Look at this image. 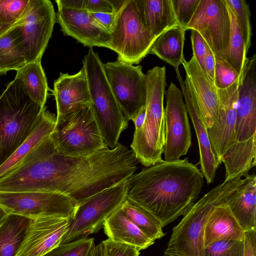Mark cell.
<instances>
[{"label": "cell", "instance_id": "cell-1", "mask_svg": "<svg viewBox=\"0 0 256 256\" xmlns=\"http://www.w3.org/2000/svg\"><path fill=\"white\" fill-rule=\"evenodd\" d=\"M138 163L132 151L120 143L86 156H66L56 150L50 134L38 157L0 180V191L59 193L78 206L94 194L130 180Z\"/></svg>", "mask_w": 256, "mask_h": 256}, {"label": "cell", "instance_id": "cell-2", "mask_svg": "<svg viewBox=\"0 0 256 256\" xmlns=\"http://www.w3.org/2000/svg\"><path fill=\"white\" fill-rule=\"evenodd\" d=\"M204 183L200 170L188 158L162 160L132 176L127 198L152 214L164 228L188 212Z\"/></svg>", "mask_w": 256, "mask_h": 256}, {"label": "cell", "instance_id": "cell-3", "mask_svg": "<svg viewBox=\"0 0 256 256\" xmlns=\"http://www.w3.org/2000/svg\"><path fill=\"white\" fill-rule=\"evenodd\" d=\"M244 175L224 180L192 205L174 226L164 256H204V234L208 218L216 207L228 204L244 182Z\"/></svg>", "mask_w": 256, "mask_h": 256}, {"label": "cell", "instance_id": "cell-4", "mask_svg": "<svg viewBox=\"0 0 256 256\" xmlns=\"http://www.w3.org/2000/svg\"><path fill=\"white\" fill-rule=\"evenodd\" d=\"M166 67L156 66L146 74V116L142 127L134 130L131 150L138 162L149 167L162 161L166 142L164 99Z\"/></svg>", "mask_w": 256, "mask_h": 256}, {"label": "cell", "instance_id": "cell-5", "mask_svg": "<svg viewBox=\"0 0 256 256\" xmlns=\"http://www.w3.org/2000/svg\"><path fill=\"white\" fill-rule=\"evenodd\" d=\"M44 106L34 101L16 78L0 96V166L27 139Z\"/></svg>", "mask_w": 256, "mask_h": 256}, {"label": "cell", "instance_id": "cell-6", "mask_svg": "<svg viewBox=\"0 0 256 256\" xmlns=\"http://www.w3.org/2000/svg\"><path fill=\"white\" fill-rule=\"evenodd\" d=\"M88 82L91 106L104 142L110 148L118 143L128 126L106 77L98 55L90 48L82 60Z\"/></svg>", "mask_w": 256, "mask_h": 256}, {"label": "cell", "instance_id": "cell-7", "mask_svg": "<svg viewBox=\"0 0 256 256\" xmlns=\"http://www.w3.org/2000/svg\"><path fill=\"white\" fill-rule=\"evenodd\" d=\"M50 136L56 150L68 156H88L106 146L91 104L56 116Z\"/></svg>", "mask_w": 256, "mask_h": 256}, {"label": "cell", "instance_id": "cell-8", "mask_svg": "<svg viewBox=\"0 0 256 256\" xmlns=\"http://www.w3.org/2000/svg\"><path fill=\"white\" fill-rule=\"evenodd\" d=\"M110 34L109 49L118 54V60L132 65L139 64L149 54L155 40L144 22L136 0H126L116 14Z\"/></svg>", "mask_w": 256, "mask_h": 256}, {"label": "cell", "instance_id": "cell-9", "mask_svg": "<svg viewBox=\"0 0 256 256\" xmlns=\"http://www.w3.org/2000/svg\"><path fill=\"white\" fill-rule=\"evenodd\" d=\"M130 180L106 188L79 204L60 244L87 238L103 228L106 220L127 198Z\"/></svg>", "mask_w": 256, "mask_h": 256}, {"label": "cell", "instance_id": "cell-10", "mask_svg": "<svg viewBox=\"0 0 256 256\" xmlns=\"http://www.w3.org/2000/svg\"><path fill=\"white\" fill-rule=\"evenodd\" d=\"M56 22L49 0H29L18 20L13 25L18 32L26 64L41 60Z\"/></svg>", "mask_w": 256, "mask_h": 256}, {"label": "cell", "instance_id": "cell-11", "mask_svg": "<svg viewBox=\"0 0 256 256\" xmlns=\"http://www.w3.org/2000/svg\"><path fill=\"white\" fill-rule=\"evenodd\" d=\"M77 206L72 199L59 193L0 192V208L7 215L32 220L46 217L70 219Z\"/></svg>", "mask_w": 256, "mask_h": 256}, {"label": "cell", "instance_id": "cell-12", "mask_svg": "<svg viewBox=\"0 0 256 256\" xmlns=\"http://www.w3.org/2000/svg\"><path fill=\"white\" fill-rule=\"evenodd\" d=\"M103 70L114 96L128 121L146 107V74L140 65L117 60L102 64Z\"/></svg>", "mask_w": 256, "mask_h": 256}, {"label": "cell", "instance_id": "cell-13", "mask_svg": "<svg viewBox=\"0 0 256 256\" xmlns=\"http://www.w3.org/2000/svg\"><path fill=\"white\" fill-rule=\"evenodd\" d=\"M164 112L166 122L164 160L172 161L185 156L192 144L190 126L182 94L172 82L166 92V106Z\"/></svg>", "mask_w": 256, "mask_h": 256}, {"label": "cell", "instance_id": "cell-14", "mask_svg": "<svg viewBox=\"0 0 256 256\" xmlns=\"http://www.w3.org/2000/svg\"><path fill=\"white\" fill-rule=\"evenodd\" d=\"M187 30L198 32L214 56L224 50L230 30L225 0H200Z\"/></svg>", "mask_w": 256, "mask_h": 256}, {"label": "cell", "instance_id": "cell-15", "mask_svg": "<svg viewBox=\"0 0 256 256\" xmlns=\"http://www.w3.org/2000/svg\"><path fill=\"white\" fill-rule=\"evenodd\" d=\"M246 59L240 78L232 85L218 89V116L216 122L207 132L212 149L222 164L224 152L234 142V126L239 90L246 69Z\"/></svg>", "mask_w": 256, "mask_h": 256}, {"label": "cell", "instance_id": "cell-16", "mask_svg": "<svg viewBox=\"0 0 256 256\" xmlns=\"http://www.w3.org/2000/svg\"><path fill=\"white\" fill-rule=\"evenodd\" d=\"M182 64L203 122L207 129L210 128L218 119V88L210 80L194 56L188 61L184 58Z\"/></svg>", "mask_w": 256, "mask_h": 256}, {"label": "cell", "instance_id": "cell-17", "mask_svg": "<svg viewBox=\"0 0 256 256\" xmlns=\"http://www.w3.org/2000/svg\"><path fill=\"white\" fill-rule=\"evenodd\" d=\"M256 55L246 58L244 76L238 98L234 142L256 135Z\"/></svg>", "mask_w": 256, "mask_h": 256}, {"label": "cell", "instance_id": "cell-18", "mask_svg": "<svg viewBox=\"0 0 256 256\" xmlns=\"http://www.w3.org/2000/svg\"><path fill=\"white\" fill-rule=\"evenodd\" d=\"M56 22L64 35L74 38L84 46L109 48L110 34L94 22L88 12L58 7Z\"/></svg>", "mask_w": 256, "mask_h": 256}, {"label": "cell", "instance_id": "cell-19", "mask_svg": "<svg viewBox=\"0 0 256 256\" xmlns=\"http://www.w3.org/2000/svg\"><path fill=\"white\" fill-rule=\"evenodd\" d=\"M70 219L46 217L33 220L17 256H42L59 245Z\"/></svg>", "mask_w": 256, "mask_h": 256}, {"label": "cell", "instance_id": "cell-20", "mask_svg": "<svg viewBox=\"0 0 256 256\" xmlns=\"http://www.w3.org/2000/svg\"><path fill=\"white\" fill-rule=\"evenodd\" d=\"M176 72L185 100L186 106L197 136L200 153V170L206 182L210 184L214 182L216 171L221 163L212 149L207 128L203 122L192 97L188 80L186 78L184 81L182 80L179 70H176Z\"/></svg>", "mask_w": 256, "mask_h": 256}, {"label": "cell", "instance_id": "cell-21", "mask_svg": "<svg viewBox=\"0 0 256 256\" xmlns=\"http://www.w3.org/2000/svg\"><path fill=\"white\" fill-rule=\"evenodd\" d=\"M57 116L91 104L88 82L84 66L74 74L60 73L54 82Z\"/></svg>", "mask_w": 256, "mask_h": 256}, {"label": "cell", "instance_id": "cell-22", "mask_svg": "<svg viewBox=\"0 0 256 256\" xmlns=\"http://www.w3.org/2000/svg\"><path fill=\"white\" fill-rule=\"evenodd\" d=\"M56 120V116L45 106L33 132L0 166V180L23 164L40 143L52 132Z\"/></svg>", "mask_w": 256, "mask_h": 256}, {"label": "cell", "instance_id": "cell-23", "mask_svg": "<svg viewBox=\"0 0 256 256\" xmlns=\"http://www.w3.org/2000/svg\"><path fill=\"white\" fill-rule=\"evenodd\" d=\"M244 182L227 205L244 230H256V176L246 175Z\"/></svg>", "mask_w": 256, "mask_h": 256}, {"label": "cell", "instance_id": "cell-24", "mask_svg": "<svg viewBox=\"0 0 256 256\" xmlns=\"http://www.w3.org/2000/svg\"><path fill=\"white\" fill-rule=\"evenodd\" d=\"M244 234L227 204L219 206L212 210L206 224L204 248L224 239L243 240Z\"/></svg>", "mask_w": 256, "mask_h": 256}, {"label": "cell", "instance_id": "cell-25", "mask_svg": "<svg viewBox=\"0 0 256 256\" xmlns=\"http://www.w3.org/2000/svg\"><path fill=\"white\" fill-rule=\"evenodd\" d=\"M103 228L108 238L135 246L140 250L154 242L124 215L120 208L106 220Z\"/></svg>", "mask_w": 256, "mask_h": 256}, {"label": "cell", "instance_id": "cell-26", "mask_svg": "<svg viewBox=\"0 0 256 256\" xmlns=\"http://www.w3.org/2000/svg\"><path fill=\"white\" fill-rule=\"evenodd\" d=\"M144 22L156 40L162 33L178 26L172 0H136Z\"/></svg>", "mask_w": 256, "mask_h": 256}, {"label": "cell", "instance_id": "cell-27", "mask_svg": "<svg viewBox=\"0 0 256 256\" xmlns=\"http://www.w3.org/2000/svg\"><path fill=\"white\" fill-rule=\"evenodd\" d=\"M256 135L242 142H235L223 155L221 162L225 168V180L240 174L244 176L256 166Z\"/></svg>", "mask_w": 256, "mask_h": 256}, {"label": "cell", "instance_id": "cell-28", "mask_svg": "<svg viewBox=\"0 0 256 256\" xmlns=\"http://www.w3.org/2000/svg\"><path fill=\"white\" fill-rule=\"evenodd\" d=\"M33 220L8 214L0 225V256H17Z\"/></svg>", "mask_w": 256, "mask_h": 256}, {"label": "cell", "instance_id": "cell-29", "mask_svg": "<svg viewBox=\"0 0 256 256\" xmlns=\"http://www.w3.org/2000/svg\"><path fill=\"white\" fill-rule=\"evenodd\" d=\"M186 30L179 26L170 28L156 38L149 54L156 56L162 60L178 70L184 56Z\"/></svg>", "mask_w": 256, "mask_h": 256}, {"label": "cell", "instance_id": "cell-30", "mask_svg": "<svg viewBox=\"0 0 256 256\" xmlns=\"http://www.w3.org/2000/svg\"><path fill=\"white\" fill-rule=\"evenodd\" d=\"M16 72V78L22 82L30 98L42 108L45 106L48 88L41 60L27 63Z\"/></svg>", "mask_w": 256, "mask_h": 256}, {"label": "cell", "instance_id": "cell-31", "mask_svg": "<svg viewBox=\"0 0 256 256\" xmlns=\"http://www.w3.org/2000/svg\"><path fill=\"white\" fill-rule=\"evenodd\" d=\"M26 64L18 32L12 26L0 36V74L18 70Z\"/></svg>", "mask_w": 256, "mask_h": 256}, {"label": "cell", "instance_id": "cell-32", "mask_svg": "<svg viewBox=\"0 0 256 256\" xmlns=\"http://www.w3.org/2000/svg\"><path fill=\"white\" fill-rule=\"evenodd\" d=\"M227 6L230 22L229 42L226 48L214 56L228 64L240 74L246 59V46L235 16Z\"/></svg>", "mask_w": 256, "mask_h": 256}, {"label": "cell", "instance_id": "cell-33", "mask_svg": "<svg viewBox=\"0 0 256 256\" xmlns=\"http://www.w3.org/2000/svg\"><path fill=\"white\" fill-rule=\"evenodd\" d=\"M120 208L124 215L151 239L155 241L165 235L160 221L134 202L126 198Z\"/></svg>", "mask_w": 256, "mask_h": 256}, {"label": "cell", "instance_id": "cell-34", "mask_svg": "<svg viewBox=\"0 0 256 256\" xmlns=\"http://www.w3.org/2000/svg\"><path fill=\"white\" fill-rule=\"evenodd\" d=\"M234 14L244 38L246 54L252 46V27L249 4L244 0H225Z\"/></svg>", "mask_w": 256, "mask_h": 256}, {"label": "cell", "instance_id": "cell-35", "mask_svg": "<svg viewBox=\"0 0 256 256\" xmlns=\"http://www.w3.org/2000/svg\"><path fill=\"white\" fill-rule=\"evenodd\" d=\"M94 245V238H82L60 244L42 256H88Z\"/></svg>", "mask_w": 256, "mask_h": 256}, {"label": "cell", "instance_id": "cell-36", "mask_svg": "<svg viewBox=\"0 0 256 256\" xmlns=\"http://www.w3.org/2000/svg\"><path fill=\"white\" fill-rule=\"evenodd\" d=\"M244 240L224 239L204 248V256H244Z\"/></svg>", "mask_w": 256, "mask_h": 256}, {"label": "cell", "instance_id": "cell-37", "mask_svg": "<svg viewBox=\"0 0 256 256\" xmlns=\"http://www.w3.org/2000/svg\"><path fill=\"white\" fill-rule=\"evenodd\" d=\"M29 0H0V22L14 25L24 12Z\"/></svg>", "mask_w": 256, "mask_h": 256}, {"label": "cell", "instance_id": "cell-38", "mask_svg": "<svg viewBox=\"0 0 256 256\" xmlns=\"http://www.w3.org/2000/svg\"><path fill=\"white\" fill-rule=\"evenodd\" d=\"M172 2L178 26L186 31L200 0H172Z\"/></svg>", "mask_w": 256, "mask_h": 256}, {"label": "cell", "instance_id": "cell-39", "mask_svg": "<svg viewBox=\"0 0 256 256\" xmlns=\"http://www.w3.org/2000/svg\"><path fill=\"white\" fill-rule=\"evenodd\" d=\"M241 74H238L228 64L215 57L214 84L217 88L228 87L240 78Z\"/></svg>", "mask_w": 256, "mask_h": 256}, {"label": "cell", "instance_id": "cell-40", "mask_svg": "<svg viewBox=\"0 0 256 256\" xmlns=\"http://www.w3.org/2000/svg\"><path fill=\"white\" fill-rule=\"evenodd\" d=\"M99 244L102 256H139L140 254V250L138 248L108 238Z\"/></svg>", "mask_w": 256, "mask_h": 256}, {"label": "cell", "instance_id": "cell-41", "mask_svg": "<svg viewBox=\"0 0 256 256\" xmlns=\"http://www.w3.org/2000/svg\"><path fill=\"white\" fill-rule=\"evenodd\" d=\"M193 54L204 70L206 42L196 31L192 30L190 36Z\"/></svg>", "mask_w": 256, "mask_h": 256}, {"label": "cell", "instance_id": "cell-42", "mask_svg": "<svg viewBox=\"0 0 256 256\" xmlns=\"http://www.w3.org/2000/svg\"><path fill=\"white\" fill-rule=\"evenodd\" d=\"M89 14L96 26L110 33L115 20L116 14L114 12H89Z\"/></svg>", "mask_w": 256, "mask_h": 256}, {"label": "cell", "instance_id": "cell-43", "mask_svg": "<svg viewBox=\"0 0 256 256\" xmlns=\"http://www.w3.org/2000/svg\"><path fill=\"white\" fill-rule=\"evenodd\" d=\"M84 10L89 12L113 13L108 0H84Z\"/></svg>", "mask_w": 256, "mask_h": 256}, {"label": "cell", "instance_id": "cell-44", "mask_svg": "<svg viewBox=\"0 0 256 256\" xmlns=\"http://www.w3.org/2000/svg\"><path fill=\"white\" fill-rule=\"evenodd\" d=\"M244 256H256V230L244 232Z\"/></svg>", "mask_w": 256, "mask_h": 256}, {"label": "cell", "instance_id": "cell-45", "mask_svg": "<svg viewBox=\"0 0 256 256\" xmlns=\"http://www.w3.org/2000/svg\"><path fill=\"white\" fill-rule=\"evenodd\" d=\"M204 71L210 80L214 83L215 56L210 48L206 44V54L204 59Z\"/></svg>", "mask_w": 256, "mask_h": 256}, {"label": "cell", "instance_id": "cell-46", "mask_svg": "<svg viewBox=\"0 0 256 256\" xmlns=\"http://www.w3.org/2000/svg\"><path fill=\"white\" fill-rule=\"evenodd\" d=\"M84 0H56L58 7L74 10H84Z\"/></svg>", "mask_w": 256, "mask_h": 256}, {"label": "cell", "instance_id": "cell-47", "mask_svg": "<svg viewBox=\"0 0 256 256\" xmlns=\"http://www.w3.org/2000/svg\"><path fill=\"white\" fill-rule=\"evenodd\" d=\"M146 116V107L132 120L135 126V130H139L142 126Z\"/></svg>", "mask_w": 256, "mask_h": 256}, {"label": "cell", "instance_id": "cell-48", "mask_svg": "<svg viewBox=\"0 0 256 256\" xmlns=\"http://www.w3.org/2000/svg\"><path fill=\"white\" fill-rule=\"evenodd\" d=\"M112 6L113 12L116 14L122 8L126 0H108Z\"/></svg>", "mask_w": 256, "mask_h": 256}, {"label": "cell", "instance_id": "cell-49", "mask_svg": "<svg viewBox=\"0 0 256 256\" xmlns=\"http://www.w3.org/2000/svg\"><path fill=\"white\" fill-rule=\"evenodd\" d=\"M88 256H102L100 244L96 246L94 245Z\"/></svg>", "mask_w": 256, "mask_h": 256}, {"label": "cell", "instance_id": "cell-50", "mask_svg": "<svg viewBox=\"0 0 256 256\" xmlns=\"http://www.w3.org/2000/svg\"><path fill=\"white\" fill-rule=\"evenodd\" d=\"M12 26L4 24L0 22V36L8 31Z\"/></svg>", "mask_w": 256, "mask_h": 256}, {"label": "cell", "instance_id": "cell-51", "mask_svg": "<svg viewBox=\"0 0 256 256\" xmlns=\"http://www.w3.org/2000/svg\"><path fill=\"white\" fill-rule=\"evenodd\" d=\"M7 214L1 208H0V225L3 222Z\"/></svg>", "mask_w": 256, "mask_h": 256}]
</instances>
